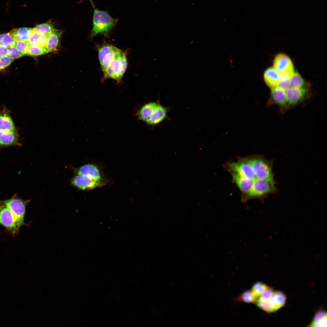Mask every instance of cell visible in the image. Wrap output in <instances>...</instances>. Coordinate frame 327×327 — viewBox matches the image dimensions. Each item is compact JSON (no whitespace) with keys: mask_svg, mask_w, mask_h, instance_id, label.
<instances>
[{"mask_svg":"<svg viewBox=\"0 0 327 327\" xmlns=\"http://www.w3.org/2000/svg\"><path fill=\"white\" fill-rule=\"evenodd\" d=\"M118 19L114 18L106 11L94 8L93 17V28L90 37L102 34L107 37L111 30L116 26Z\"/></svg>","mask_w":327,"mask_h":327,"instance_id":"1","label":"cell"},{"mask_svg":"<svg viewBox=\"0 0 327 327\" xmlns=\"http://www.w3.org/2000/svg\"><path fill=\"white\" fill-rule=\"evenodd\" d=\"M286 300L285 295L282 292L274 291L269 287L256 299V305L267 312H275L282 307Z\"/></svg>","mask_w":327,"mask_h":327,"instance_id":"2","label":"cell"},{"mask_svg":"<svg viewBox=\"0 0 327 327\" xmlns=\"http://www.w3.org/2000/svg\"><path fill=\"white\" fill-rule=\"evenodd\" d=\"M127 53L121 50L117 54L104 73L102 81L111 78L120 84L127 67Z\"/></svg>","mask_w":327,"mask_h":327,"instance_id":"3","label":"cell"},{"mask_svg":"<svg viewBox=\"0 0 327 327\" xmlns=\"http://www.w3.org/2000/svg\"><path fill=\"white\" fill-rule=\"evenodd\" d=\"M30 200H24L14 194L11 198L3 200H0L1 203L6 205L14 216L19 228L23 225L29 226L24 221L26 206L30 201Z\"/></svg>","mask_w":327,"mask_h":327,"instance_id":"4","label":"cell"},{"mask_svg":"<svg viewBox=\"0 0 327 327\" xmlns=\"http://www.w3.org/2000/svg\"><path fill=\"white\" fill-rule=\"evenodd\" d=\"M276 190L273 179L256 180L249 192L242 197V201L245 202L252 199L260 198L273 192Z\"/></svg>","mask_w":327,"mask_h":327,"instance_id":"5","label":"cell"},{"mask_svg":"<svg viewBox=\"0 0 327 327\" xmlns=\"http://www.w3.org/2000/svg\"><path fill=\"white\" fill-rule=\"evenodd\" d=\"M247 158L257 180L273 179L271 162L263 157L258 156Z\"/></svg>","mask_w":327,"mask_h":327,"instance_id":"6","label":"cell"},{"mask_svg":"<svg viewBox=\"0 0 327 327\" xmlns=\"http://www.w3.org/2000/svg\"><path fill=\"white\" fill-rule=\"evenodd\" d=\"M226 167L229 172L235 173L254 181L257 180L247 157L241 158L236 162H230Z\"/></svg>","mask_w":327,"mask_h":327,"instance_id":"7","label":"cell"},{"mask_svg":"<svg viewBox=\"0 0 327 327\" xmlns=\"http://www.w3.org/2000/svg\"><path fill=\"white\" fill-rule=\"evenodd\" d=\"M0 224L7 229L13 235L18 233V228L11 211L0 201Z\"/></svg>","mask_w":327,"mask_h":327,"instance_id":"8","label":"cell"},{"mask_svg":"<svg viewBox=\"0 0 327 327\" xmlns=\"http://www.w3.org/2000/svg\"><path fill=\"white\" fill-rule=\"evenodd\" d=\"M74 186L82 190H90L103 186L106 184L105 182L96 180L86 175H78L71 181Z\"/></svg>","mask_w":327,"mask_h":327,"instance_id":"9","label":"cell"},{"mask_svg":"<svg viewBox=\"0 0 327 327\" xmlns=\"http://www.w3.org/2000/svg\"><path fill=\"white\" fill-rule=\"evenodd\" d=\"M273 67L280 74H285L291 76L294 72L293 66L291 59L286 54L280 53L275 57Z\"/></svg>","mask_w":327,"mask_h":327,"instance_id":"10","label":"cell"},{"mask_svg":"<svg viewBox=\"0 0 327 327\" xmlns=\"http://www.w3.org/2000/svg\"><path fill=\"white\" fill-rule=\"evenodd\" d=\"M286 92L289 107L300 103L306 99L309 94V88L290 87Z\"/></svg>","mask_w":327,"mask_h":327,"instance_id":"11","label":"cell"},{"mask_svg":"<svg viewBox=\"0 0 327 327\" xmlns=\"http://www.w3.org/2000/svg\"><path fill=\"white\" fill-rule=\"evenodd\" d=\"M273 104L279 107L282 111L286 110L289 107L286 91L278 87L271 89L270 96L266 106L268 107Z\"/></svg>","mask_w":327,"mask_h":327,"instance_id":"12","label":"cell"},{"mask_svg":"<svg viewBox=\"0 0 327 327\" xmlns=\"http://www.w3.org/2000/svg\"><path fill=\"white\" fill-rule=\"evenodd\" d=\"M75 172L78 175H86L96 180L104 182L99 167L94 164L84 165L75 170Z\"/></svg>","mask_w":327,"mask_h":327,"instance_id":"13","label":"cell"},{"mask_svg":"<svg viewBox=\"0 0 327 327\" xmlns=\"http://www.w3.org/2000/svg\"><path fill=\"white\" fill-rule=\"evenodd\" d=\"M21 145L17 131L0 130V148Z\"/></svg>","mask_w":327,"mask_h":327,"instance_id":"14","label":"cell"},{"mask_svg":"<svg viewBox=\"0 0 327 327\" xmlns=\"http://www.w3.org/2000/svg\"><path fill=\"white\" fill-rule=\"evenodd\" d=\"M169 109L167 107L162 105L159 102L147 124L151 126H154L167 119Z\"/></svg>","mask_w":327,"mask_h":327,"instance_id":"15","label":"cell"},{"mask_svg":"<svg viewBox=\"0 0 327 327\" xmlns=\"http://www.w3.org/2000/svg\"><path fill=\"white\" fill-rule=\"evenodd\" d=\"M236 184L243 194L242 197L246 195L251 189L254 181L233 172H229Z\"/></svg>","mask_w":327,"mask_h":327,"instance_id":"16","label":"cell"},{"mask_svg":"<svg viewBox=\"0 0 327 327\" xmlns=\"http://www.w3.org/2000/svg\"><path fill=\"white\" fill-rule=\"evenodd\" d=\"M281 77V74L273 67H271L267 68L263 74L264 81L271 89L277 87Z\"/></svg>","mask_w":327,"mask_h":327,"instance_id":"17","label":"cell"},{"mask_svg":"<svg viewBox=\"0 0 327 327\" xmlns=\"http://www.w3.org/2000/svg\"><path fill=\"white\" fill-rule=\"evenodd\" d=\"M158 102H149L143 105L136 113L137 119L147 124Z\"/></svg>","mask_w":327,"mask_h":327,"instance_id":"18","label":"cell"},{"mask_svg":"<svg viewBox=\"0 0 327 327\" xmlns=\"http://www.w3.org/2000/svg\"><path fill=\"white\" fill-rule=\"evenodd\" d=\"M0 130L17 131L9 112L6 109L0 111Z\"/></svg>","mask_w":327,"mask_h":327,"instance_id":"19","label":"cell"},{"mask_svg":"<svg viewBox=\"0 0 327 327\" xmlns=\"http://www.w3.org/2000/svg\"><path fill=\"white\" fill-rule=\"evenodd\" d=\"M33 31V28L24 27L13 29L8 33L15 41L28 42Z\"/></svg>","mask_w":327,"mask_h":327,"instance_id":"20","label":"cell"},{"mask_svg":"<svg viewBox=\"0 0 327 327\" xmlns=\"http://www.w3.org/2000/svg\"><path fill=\"white\" fill-rule=\"evenodd\" d=\"M62 32L61 30L56 29L48 36L45 47L50 52L57 48Z\"/></svg>","mask_w":327,"mask_h":327,"instance_id":"21","label":"cell"},{"mask_svg":"<svg viewBox=\"0 0 327 327\" xmlns=\"http://www.w3.org/2000/svg\"><path fill=\"white\" fill-rule=\"evenodd\" d=\"M121 50L113 46L111 50L104 56L100 64L104 73L106 72L111 62Z\"/></svg>","mask_w":327,"mask_h":327,"instance_id":"22","label":"cell"},{"mask_svg":"<svg viewBox=\"0 0 327 327\" xmlns=\"http://www.w3.org/2000/svg\"><path fill=\"white\" fill-rule=\"evenodd\" d=\"M48 37L34 30L28 42L30 44L45 47Z\"/></svg>","mask_w":327,"mask_h":327,"instance_id":"23","label":"cell"},{"mask_svg":"<svg viewBox=\"0 0 327 327\" xmlns=\"http://www.w3.org/2000/svg\"><path fill=\"white\" fill-rule=\"evenodd\" d=\"M327 313L324 310H320L315 314L309 325L311 327H326Z\"/></svg>","mask_w":327,"mask_h":327,"instance_id":"24","label":"cell"},{"mask_svg":"<svg viewBox=\"0 0 327 327\" xmlns=\"http://www.w3.org/2000/svg\"><path fill=\"white\" fill-rule=\"evenodd\" d=\"M290 87L298 88H309L307 83L297 71H294L290 77Z\"/></svg>","mask_w":327,"mask_h":327,"instance_id":"25","label":"cell"},{"mask_svg":"<svg viewBox=\"0 0 327 327\" xmlns=\"http://www.w3.org/2000/svg\"><path fill=\"white\" fill-rule=\"evenodd\" d=\"M33 28L35 31L48 36L56 30L53 25L50 22L37 25Z\"/></svg>","mask_w":327,"mask_h":327,"instance_id":"26","label":"cell"},{"mask_svg":"<svg viewBox=\"0 0 327 327\" xmlns=\"http://www.w3.org/2000/svg\"><path fill=\"white\" fill-rule=\"evenodd\" d=\"M50 52L45 48L29 44L27 55L39 56L44 55Z\"/></svg>","mask_w":327,"mask_h":327,"instance_id":"27","label":"cell"},{"mask_svg":"<svg viewBox=\"0 0 327 327\" xmlns=\"http://www.w3.org/2000/svg\"><path fill=\"white\" fill-rule=\"evenodd\" d=\"M269 287L265 283L258 282L253 285L251 291L254 296L257 299Z\"/></svg>","mask_w":327,"mask_h":327,"instance_id":"28","label":"cell"},{"mask_svg":"<svg viewBox=\"0 0 327 327\" xmlns=\"http://www.w3.org/2000/svg\"><path fill=\"white\" fill-rule=\"evenodd\" d=\"M256 299L257 298L254 296L251 291L248 290L244 291L240 295L236 298V300L250 303H255Z\"/></svg>","mask_w":327,"mask_h":327,"instance_id":"29","label":"cell"},{"mask_svg":"<svg viewBox=\"0 0 327 327\" xmlns=\"http://www.w3.org/2000/svg\"><path fill=\"white\" fill-rule=\"evenodd\" d=\"M113 45L104 43L102 45L97 46L98 58L100 64L102 62L104 56L112 48Z\"/></svg>","mask_w":327,"mask_h":327,"instance_id":"30","label":"cell"},{"mask_svg":"<svg viewBox=\"0 0 327 327\" xmlns=\"http://www.w3.org/2000/svg\"><path fill=\"white\" fill-rule=\"evenodd\" d=\"M281 79L277 87L286 91L290 87L291 76L289 75L281 74Z\"/></svg>","mask_w":327,"mask_h":327,"instance_id":"31","label":"cell"},{"mask_svg":"<svg viewBox=\"0 0 327 327\" xmlns=\"http://www.w3.org/2000/svg\"><path fill=\"white\" fill-rule=\"evenodd\" d=\"M15 42L8 33L0 34V45L5 46L8 48L13 45Z\"/></svg>","mask_w":327,"mask_h":327,"instance_id":"32","label":"cell"},{"mask_svg":"<svg viewBox=\"0 0 327 327\" xmlns=\"http://www.w3.org/2000/svg\"><path fill=\"white\" fill-rule=\"evenodd\" d=\"M13 45L17 50L23 55H27L29 45L28 42L16 41Z\"/></svg>","mask_w":327,"mask_h":327,"instance_id":"33","label":"cell"},{"mask_svg":"<svg viewBox=\"0 0 327 327\" xmlns=\"http://www.w3.org/2000/svg\"><path fill=\"white\" fill-rule=\"evenodd\" d=\"M8 56L13 59L20 58L24 55L17 50L14 45L8 47Z\"/></svg>","mask_w":327,"mask_h":327,"instance_id":"34","label":"cell"},{"mask_svg":"<svg viewBox=\"0 0 327 327\" xmlns=\"http://www.w3.org/2000/svg\"><path fill=\"white\" fill-rule=\"evenodd\" d=\"M13 60L8 56L0 58V70L8 66Z\"/></svg>","mask_w":327,"mask_h":327,"instance_id":"35","label":"cell"},{"mask_svg":"<svg viewBox=\"0 0 327 327\" xmlns=\"http://www.w3.org/2000/svg\"><path fill=\"white\" fill-rule=\"evenodd\" d=\"M8 48L5 46L0 45V58L8 56Z\"/></svg>","mask_w":327,"mask_h":327,"instance_id":"36","label":"cell"},{"mask_svg":"<svg viewBox=\"0 0 327 327\" xmlns=\"http://www.w3.org/2000/svg\"><path fill=\"white\" fill-rule=\"evenodd\" d=\"M88 0L89 1L90 3L91 4L93 8H94L95 7V6L94 5V3H93V2L92 0Z\"/></svg>","mask_w":327,"mask_h":327,"instance_id":"37","label":"cell"}]
</instances>
